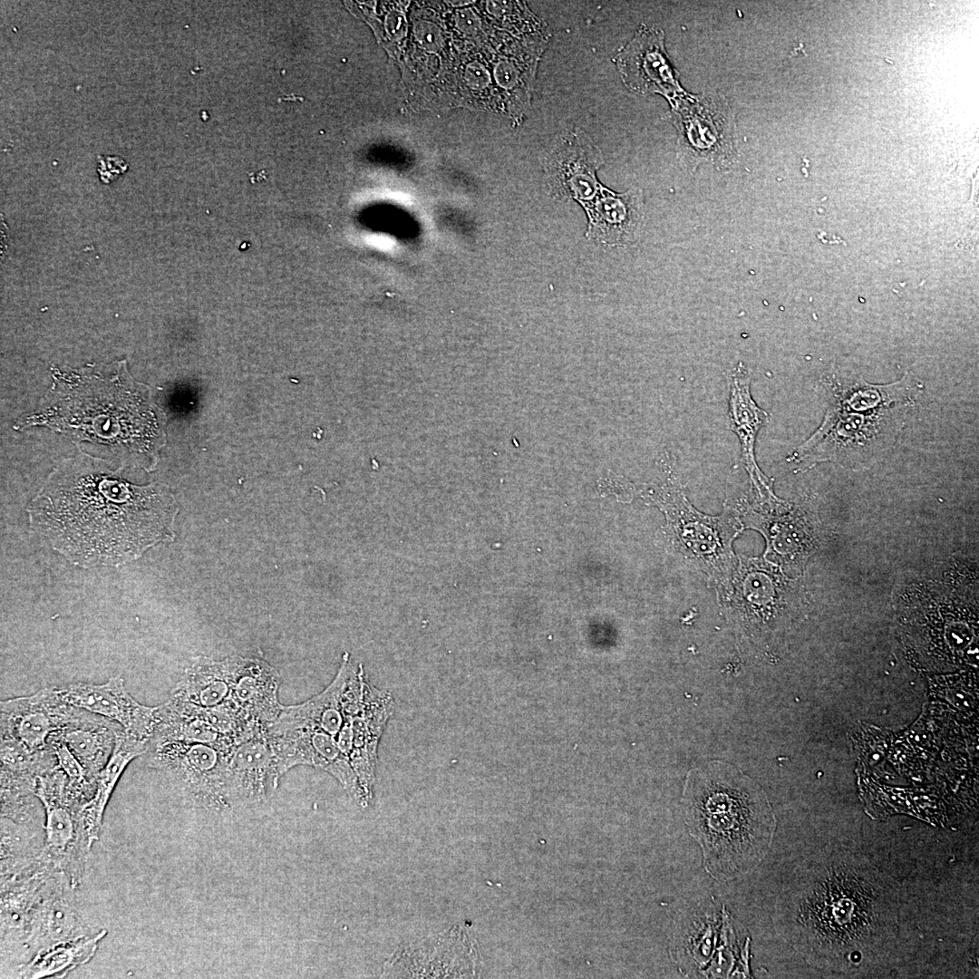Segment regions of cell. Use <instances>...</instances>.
<instances>
[{
  "instance_id": "obj_22",
  "label": "cell",
  "mask_w": 979,
  "mask_h": 979,
  "mask_svg": "<svg viewBox=\"0 0 979 979\" xmlns=\"http://www.w3.org/2000/svg\"><path fill=\"white\" fill-rule=\"evenodd\" d=\"M124 729L101 715L92 721L61 730L56 734L78 759L88 774L97 780L114 751L117 736Z\"/></svg>"
},
{
  "instance_id": "obj_23",
  "label": "cell",
  "mask_w": 979,
  "mask_h": 979,
  "mask_svg": "<svg viewBox=\"0 0 979 979\" xmlns=\"http://www.w3.org/2000/svg\"><path fill=\"white\" fill-rule=\"evenodd\" d=\"M105 929L75 940L60 943L37 953L19 965L18 974L24 979L63 977L78 965L89 962L98 943L106 935Z\"/></svg>"
},
{
  "instance_id": "obj_25",
  "label": "cell",
  "mask_w": 979,
  "mask_h": 979,
  "mask_svg": "<svg viewBox=\"0 0 979 979\" xmlns=\"http://www.w3.org/2000/svg\"><path fill=\"white\" fill-rule=\"evenodd\" d=\"M1 776L36 785L38 777L58 766L53 748L32 751L12 738H1Z\"/></svg>"
},
{
  "instance_id": "obj_27",
  "label": "cell",
  "mask_w": 979,
  "mask_h": 979,
  "mask_svg": "<svg viewBox=\"0 0 979 979\" xmlns=\"http://www.w3.org/2000/svg\"><path fill=\"white\" fill-rule=\"evenodd\" d=\"M466 79L470 87L480 89L489 82V74L481 65L473 63L466 71Z\"/></svg>"
},
{
  "instance_id": "obj_8",
  "label": "cell",
  "mask_w": 979,
  "mask_h": 979,
  "mask_svg": "<svg viewBox=\"0 0 979 979\" xmlns=\"http://www.w3.org/2000/svg\"><path fill=\"white\" fill-rule=\"evenodd\" d=\"M671 103L678 143L685 155L720 166L734 160V116L723 97L685 93Z\"/></svg>"
},
{
  "instance_id": "obj_19",
  "label": "cell",
  "mask_w": 979,
  "mask_h": 979,
  "mask_svg": "<svg viewBox=\"0 0 979 979\" xmlns=\"http://www.w3.org/2000/svg\"><path fill=\"white\" fill-rule=\"evenodd\" d=\"M588 212V235L608 245L633 240L642 218V199L630 190L615 194L605 190L595 202L584 205Z\"/></svg>"
},
{
  "instance_id": "obj_12",
  "label": "cell",
  "mask_w": 979,
  "mask_h": 979,
  "mask_svg": "<svg viewBox=\"0 0 979 979\" xmlns=\"http://www.w3.org/2000/svg\"><path fill=\"white\" fill-rule=\"evenodd\" d=\"M662 30L642 25L616 58L625 84L637 93L659 92L673 102L685 94L667 58Z\"/></svg>"
},
{
  "instance_id": "obj_6",
  "label": "cell",
  "mask_w": 979,
  "mask_h": 979,
  "mask_svg": "<svg viewBox=\"0 0 979 979\" xmlns=\"http://www.w3.org/2000/svg\"><path fill=\"white\" fill-rule=\"evenodd\" d=\"M35 794L44 806L45 817L42 857L66 874L76 888L91 849L82 815L86 801L70 788L68 778L59 766L38 777Z\"/></svg>"
},
{
  "instance_id": "obj_10",
  "label": "cell",
  "mask_w": 979,
  "mask_h": 979,
  "mask_svg": "<svg viewBox=\"0 0 979 979\" xmlns=\"http://www.w3.org/2000/svg\"><path fill=\"white\" fill-rule=\"evenodd\" d=\"M54 688L65 703L116 722L127 733L140 740L150 742L153 735L158 706L137 702L126 690L120 675L102 684L74 683Z\"/></svg>"
},
{
  "instance_id": "obj_28",
  "label": "cell",
  "mask_w": 979,
  "mask_h": 979,
  "mask_svg": "<svg viewBox=\"0 0 979 979\" xmlns=\"http://www.w3.org/2000/svg\"><path fill=\"white\" fill-rule=\"evenodd\" d=\"M519 72L509 63H501L496 70V78L503 87L510 88L518 82Z\"/></svg>"
},
{
  "instance_id": "obj_26",
  "label": "cell",
  "mask_w": 979,
  "mask_h": 979,
  "mask_svg": "<svg viewBox=\"0 0 979 979\" xmlns=\"http://www.w3.org/2000/svg\"><path fill=\"white\" fill-rule=\"evenodd\" d=\"M48 743L53 748L59 768L68 778L70 788L86 802L95 791L96 780L73 754L67 745L56 735L49 737Z\"/></svg>"
},
{
  "instance_id": "obj_20",
  "label": "cell",
  "mask_w": 979,
  "mask_h": 979,
  "mask_svg": "<svg viewBox=\"0 0 979 979\" xmlns=\"http://www.w3.org/2000/svg\"><path fill=\"white\" fill-rule=\"evenodd\" d=\"M148 745L125 731L117 736L111 757L97 776L95 791L82 810L90 848L99 838L104 810L120 777L133 759L147 752Z\"/></svg>"
},
{
  "instance_id": "obj_3",
  "label": "cell",
  "mask_w": 979,
  "mask_h": 979,
  "mask_svg": "<svg viewBox=\"0 0 979 979\" xmlns=\"http://www.w3.org/2000/svg\"><path fill=\"white\" fill-rule=\"evenodd\" d=\"M682 804L705 871L731 880L754 869L771 848L776 819L762 788L719 761L690 770Z\"/></svg>"
},
{
  "instance_id": "obj_24",
  "label": "cell",
  "mask_w": 979,
  "mask_h": 979,
  "mask_svg": "<svg viewBox=\"0 0 979 979\" xmlns=\"http://www.w3.org/2000/svg\"><path fill=\"white\" fill-rule=\"evenodd\" d=\"M44 838V828L1 818V881L35 865L42 858Z\"/></svg>"
},
{
  "instance_id": "obj_16",
  "label": "cell",
  "mask_w": 979,
  "mask_h": 979,
  "mask_svg": "<svg viewBox=\"0 0 979 979\" xmlns=\"http://www.w3.org/2000/svg\"><path fill=\"white\" fill-rule=\"evenodd\" d=\"M231 678V698L252 722L268 726L279 715L280 675L266 661L233 656L227 658Z\"/></svg>"
},
{
  "instance_id": "obj_14",
  "label": "cell",
  "mask_w": 979,
  "mask_h": 979,
  "mask_svg": "<svg viewBox=\"0 0 979 979\" xmlns=\"http://www.w3.org/2000/svg\"><path fill=\"white\" fill-rule=\"evenodd\" d=\"M726 379L729 389L726 428L740 441L742 463L761 499L774 500L770 482L759 469L754 452L758 431L769 422V414L751 396V374L743 363L739 362L729 369Z\"/></svg>"
},
{
  "instance_id": "obj_5",
  "label": "cell",
  "mask_w": 979,
  "mask_h": 979,
  "mask_svg": "<svg viewBox=\"0 0 979 979\" xmlns=\"http://www.w3.org/2000/svg\"><path fill=\"white\" fill-rule=\"evenodd\" d=\"M661 466L666 480L655 492V500L664 509L674 528H677L679 541L685 554L703 565L708 572H715L724 577L731 569L733 556L731 541L738 532L736 517L728 509L720 517L700 513L687 499L683 485L675 471L674 458L666 452L661 458Z\"/></svg>"
},
{
  "instance_id": "obj_2",
  "label": "cell",
  "mask_w": 979,
  "mask_h": 979,
  "mask_svg": "<svg viewBox=\"0 0 979 979\" xmlns=\"http://www.w3.org/2000/svg\"><path fill=\"white\" fill-rule=\"evenodd\" d=\"M897 889L867 860L829 854L797 868L777 897V932L808 963L861 968L888 950L898 926Z\"/></svg>"
},
{
  "instance_id": "obj_4",
  "label": "cell",
  "mask_w": 979,
  "mask_h": 979,
  "mask_svg": "<svg viewBox=\"0 0 979 979\" xmlns=\"http://www.w3.org/2000/svg\"><path fill=\"white\" fill-rule=\"evenodd\" d=\"M235 746L178 740L150 741L145 754L182 797L213 811L233 806L229 760Z\"/></svg>"
},
{
  "instance_id": "obj_1",
  "label": "cell",
  "mask_w": 979,
  "mask_h": 979,
  "mask_svg": "<svg viewBox=\"0 0 979 979\" xmlns=\"http://www.w3.org/2000/svg\"><path fill=\"white\" fill-rule=\"evenodd\" d=\"M122 470L84 453L63 460L28 504L30 528L87 569L122 566L173 541L179 508L169 487L131 483Z\"/></svg>"
},
{
  "instance_id": "obj_15",
  "label": "cell",
  "mask_w": 979,
  "mask_h": 979,
  "mask_svg": "<svg viewBox=\"0 0 979 979\" xmlns=\"http://www.w3.org/2000/svg\"><path fill=\"white\" fill-rule=\"evenodd\" d=\"M260 730L239 742L229 760L232 804L256 803L269 798L282 776L267 736Z\"/></svg>"
},
{
  "instance_id": "obj_30",
  "label": "cell",
  "mask_w": 979,
  "mask_h": 979,
  "mask_svg": "<svg viewBox=\"0 0 979 979\" xmlns=\"http://www.w3.org/2000/svg\"><path fill=\"white\" fill-rule=\"evenodd\" d=\"M417 35L426 45L432 44L437 39L434 29H431L429 25L419 26Z\"/></svg>"
},
{
  "instance_id": "obj_13",
  "label": "cell",
  "mask_w": 979,
  "mask_h": 979,
  "mask_svg": "<svg viewBox=\"0 0 979 979\" xmlns=\"http://www.w3.org/2000/svg\"><path fill=\"white\" fill-rule=\"evenodd\" d=\"M394 705L389 692L366 680L362 697L351 714L353 751L349 761L368 805L373 798L378 745Z\"/></svg>"
},
{
  "instance_id": "obj_11",
  "label": "cell",
  "mask_w": 979,
  "mask_h": 979,
  "mask_svg": "<svg viewBox=\"0 0 979 979\" xmlns=\"http://www.w3.org/2000/svg\"><path fill=\"white\" fill-rule=\"evenodd\" d=\"M71 880L55 872L46 882L27 929L24 949L28 961L54 945L92 935L77 909Z\"/></svg>"
},
{
  "instance_id": "obj_7",
  "label": "cell",
  "mask_w": 979,
  "mask_h": 979,
  "mask_svg": "<svg viewBox=\"0 0 979 979\" xmlns=\"http://www.w3.org/2000/svg\"><path fill=\"white\" fill-rule=\"evenodd\" d=\"M476 943L460 926L400 945L384 964L385 978H467L480 968Z\"/></svg>"
},
{
  "instance_id": "obj_18",
  "label": "cell",
  "mask_w": 979,
  "mask_h": 979,
  "mask_svg": "<svg viewBox=\"0 0 979 979\" xmlns=\"http://www.w3.org/2000/svg\"><path fill=\"white\" fill-rule=\"evenodd\" d=\"M231 691L228 660L198 656L185 669L171 694L203 708L231 711L247 719L233 703Z\"/></svg>"
},
{
  "instance_id": "obj_9",
  "label": "cell",
  "mask_w": 979,
  "mask_h": 979,
  "mask_svg": "<svg viewBox=\"0 0 979 979\" xmlns=\"http://www.w3.org/2000/svg\"><path fill=\"white\" fill-rule=\"evenodd\" d=\"M1 738L15 739L32 751L49 747V737L98 714L65 703L54 687L0 703Z\"/></svg>"
},
{
  "instance_id": "obj_29",
  "label": "cell",
  "mask_w": 979,
  "mask_h": 979,
  "mask_svg": "<svg viewBox=\"0 0 979 979\" xmlns=\"http://www.w3.org/2000/svg\"><path fill=\"white\" fill-rule=\"evenodd\" d=\"M457 23L461 30L467 32L475 31L479 25L477 17L470 10L459 13Z\"/></svg>"
},
{
  "instance_id": "obj_21",
  "label": "cell",
  "mask_w": 979,
  "mask_h": 979,
  "mask_svg": "<svg viewBox=\"0 0 979 979\" xmlns=\"http://www.w3.org/2000/svg\"><path fill=\"white\" fill-rule=\"evenodd\" d=\"M580 137L556 150L549 164V176L556 189L581 201L590 199L598 189L595 176L600 157L589 143L580 142Z\"/></svg>"
},
{
  "instance_id": "obj_17",
  "label": "cell",
  "mask_w": 979,
  "mask_h": 979,
  "mask_svg": "<svg viewBox=\"0 0 979 979\" xmlns=\"http://www.w3.org/2000/svg\"><path fill=\"white\" fill-rule=\"evenodd\" d=\"M55 872L58 870L42 858L23 873L1 881L2 953L12 947L24 948L32 912Z\"/></svg>"
}]
</instances>
